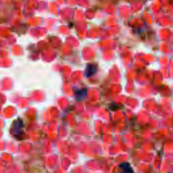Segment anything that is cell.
<instances>
[{
  "label": "cell",
  "mask_w": 173,
  "mask_h": 173,
  "mask_svg": "<svg viewBox=\"0 0 173 173\" xmlns=\"http://www.w3.org/2000/svg\"><path fill=\"white\" fill-rule=\"evenodd\" d=\"M121 166V173H133V170L128 164H122Z\"/></svg>",
  "instance_id": "cell-1"
}]
</instances>
